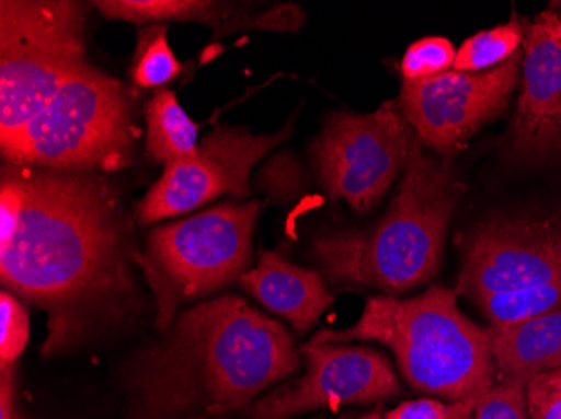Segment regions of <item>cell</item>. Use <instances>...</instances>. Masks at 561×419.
<instances>
[{
    "label": "cell",
    "instance_id": "30bf717a",
    "mask_svg": "<svg viewBox=\"0 0 561 419\" xmlns=\"http://www.w3.org/2000/svg\"><path fill=\"white\" fill-rule=\"evenodd\" d=\"M522 49L490 71H447L444 74L402 83L399 103L422 143L449 160L468 147L482 126L506 112L518 86Z\"/></svg>",
    "mask_w": 561,
    "mask_h": 419
},
{
    "label": "cell",
    "instance_id": "f1b7e54d",
    "mask_svg": "<svg viewBox=\"0 0 561 419\" xmlns=\"http://www.w3.org/2000/svg\"><path fill=\"white\" fill-rule=\"evenodd\" d=\"M560 18H561V12H560Z\"/></svg>",
    "mask_w": 561,
    "mask_h": 419
},
{
    "label": "cell",
    "instance_id": "6da1fadb",
    "mask_svg": "<svg viewBox=\"0 0 561 419\" xmlns=\"http://www.w3.org/2000/svg\"><path fill=\"white\" fill-rule=\"evenodd\" d=\"M21 188L14 237L0 245L5 291L47 314L44 358L118 327L137 304L131 223L98 173L11 165Z\"/></svg>",
    "mask_w": 561,
    "mask_h": 419
},
{
    "label": "cell",
    "instance_id": "7402d4cb",
    "mask_svg": "<svg viewBox=\"0 0 561 419\" xmlns=\"http://www.w3.org/2000/svg\"><path fill=\"white\" fill-rule=\"evenodd\" d=\"M528 377H503L476 403L472 419H531L526 405Z\"/></svg>",
    "mask_w": 561,
    "mask_h": 419
},
{
    "label": "cell",
    "instance_id": "e0dca14e",
    "mask_svg": "<svg viewBox=\"0 0 561 419\" xmlns=\"http://www.w3.org/2000/svg\"><path fill=\"white\" fill-rule=\"evenodd\" d=\"M145 153L167 166L197 150L198 126L182 108L173 91L157 90L145 106Z\"/></svg>",
    "mask_w": 561,
    "mask_h": 419
},
{
    "label": "cell",
    "instance_id": "484cf974",
    "mask_svg": "<svg viewBox=\"0 0 561 419\" xmlns=\"http://www.w3.org/2000/svg\"><path fill=\"white\" fill-rule=\"evenodd\" d=\"M0 419H24L15 403L14 364L0 365Z\"/></svg>",
    "mask_w": 561,
    "mask_h": 419
},
{
    "label": "cell",
    "instance_id": "4316f807",
    "mask_svg": "<svg viewBox=\"0 0 561 419\" xmlns=\"http://www.w3.org/2000/svg\"><path fill=\"white\" fill-rule=\"evenodd\" d=\"M383 412H381V406L378 405L377 408L374 409V411L367 412V415L360 416V418L356 419H383ZM346 419V418H342Z\"/></svg>",
    "mask_w": 561,
    "mask_h": 419
},
{
    "label": "cell",
    "instance_id": "ba28073f",
    "mask_svg": "<svg viewBox=\"0 0 561 419\" xmlns=\"http://www.w3.org/2000/svg\"><path fill=\"white\" fill-rule=\"evenodd\" d=\"M422 143L397 101H386L377 112L328 116L310 156L318 183L335 200H346L356 212H370L392 183L415 160Z\"/></svg>",
    "mask_w": 561,
    "mask_h": 419
},
{
    "label": "cell",
    "instance_id": "3957f363",
    "mask_svg": "<svg viewBox=\"0 0 561 419\" xmlns=\"http://www.w3.org/2000/svg\"><path fill=\"white\" fill-rule=\"evenodd\" d=\"M461 197L449 160L422 154L403 172L389 210L371 229L317 238L314 257L333 282L402 294L431 280Z\"/></svg>",
    "mask_w": 561,
    "mask_h": 419
},
{
    "label": "cell",
    "instance_id": "7a4b0ae2",
    "mask_svg": "<svg viewBox=\"0 0 561 419\" xmlns=\"http://www.w3.org/2000/svg\"><path fill=\"white\" fill-rule=\"evenodd\" d=\"M298 371L288 330L239 295H222L181 312L126 362V419L222 418Z\"/></svg>",
    "mask_w": 561,
    "mask_h": 419
},
{
    "label": "cell",
    "instance_id": "5bb4252c",
    "mask_svg": "<svg viewBox=\"0 0 561 419\" xmlns=\"http://www.w3.org/2000/svg\"><path fill=\"white\" fill-rule=\"evenodd\" d=\"M91 5L108 21L144 25L197 22L213 27L216 39L241 31L298 33L306 21L305 12L295 4L276 5L261 12L252 4L206 0H100Z\"/></svg>",
    "mask_w": 561,
    "mask_h": 419
},
{
    "label": "cell",
    "instance_id": "8fae6325",
    "mask_svg": "<svg viewBox=\"0 0 561 419\" xmlns=\"http://www.w3.org/2000/svg\"><path fill=\"white\" fill-rule=\"evenodd\" d=\"M561 280V212L493 217L465 244L457 292L472 302Z\"/></svg>",
    "mask_w": 561,
    "mask_h": 419
},
{
    "label": "cell",
    "instance_id": "9a60e30c",
    "mask_svg": "<svg viewBox=\"0 0 561 419\" xmlns=\"http://www.w3.org/2000/svg\"><path fill=\"white\" fill-rule=\"evenodd\" d=\"M239 286L298 334L310 333L335 302L320 272L296 266L277 252L261 251L257 266L241 277Z\"/></svg>",
    "mask_w": 561,
    "mask_h": 419
},
{
    "label": "cell",
    "instance_id": "7c38bea8",
    "mask_svg": "<svg viewBox=\"0 0 561 419\" xmlns=\"http://www.w3.org/2000/svg\"><path fill=\"white\" fill-rule=\"evenodd\" d=\"M305 374L251 403V419H291L317 409L374 405L402 395L389 359L364 346L306 345Z\"/></svg>",
    "mask_w": 561,
    "mask_h": 419
},
{
    "label": "cell",
    "instance_id": "ffe728a7",
    "mask_svg": "<svg viewBox=\"0 0 561 419\" xmlns=\"http://www.w3.org/2000/svg\"><path fill=\"white\" fill-rule=\"evenodd\" d=\"M491 327L510 326L561 309V280L515 292L484 295L474 301Z\"/></svg>",
    "mask_w": 561,
    "mask_h": 419
},
{
    "label": "cell",
    "instance_id": "52a82bcc",
    "mask_svg": "<svg viewBox=\"0 0 561 419\" xmlns=\"http://www.w3.org/2000/svg\"><path fill=\"white\" fill-rule=\"evenodd\" d=\"M71 0L0 2V143L14 137L83 71L88 12Z\"/></svg>",
    "mask_w": 561,
    "mask_h": 419
},
{
    "label": "cell",
    "instance_id": "d6986e66",
    "mask_svg": "<svg viewBox=\"0 0 561 419\" xmlns=\"http://www.w3.org/2000/svg\"><path fill=\"white\" fill-rule=\"evenodd\" d=\"M167 24L144 25L138 30L137 47L131 56L130 78L144 90H163L182 72L167 39Z\"/></svg>",
    "mask_w": 561,
    "mask_h": 419
},
{
    "label": "cell",
    "instance_id": "5b68a950",
    "mask_svg": "<svg viewBox=\"0 0 561 419\" xmlns=\"http://www.w3.org/2000/svg\"><path fill=\"white\" fill-rule=\"evenodd\" d=\"M137 138L125 84L90 65L0 148L11 165L103 175L130 165Z\"/></svg>",
    "mask_w": 561,
    "mask_h": 419
},
{
    "label": "cell",
    "instance_id": "ac0fdd59",
    "mask_svg": "<svg viewBox=\"0 0 561 419\" xmlns=\"http://www.w3.org/2000/svg\"><path fill=\"white\" fill-rule=\"evenodd\" d=\"M526 25L528 22L515 14L506 24L469 37L457 49L454 71L482 72L504 65L522 49Z\"/></svg>",
    "mask_w": 561,
    "mask_h": 419
},
{
    "label": "cell",
    "instance_id": "2e32d148",
    "mask_svg": "<svg viewBox=\"0 0 561 419\" xmlns=\"http://www.w3.org/2000/svg\"><path fill=\"white\" fill-rule=\"evenodd\" d=\"M497 373L528 377L561 370V309L510 326L490 327Z\"/></svg>",
    "mask_w": 561,
    "mask_h": 419
},
{
    "label": "cell",
    "instance_id": "d4e9b609",
    "mask_svg": "<svg viewBox=\"0 0 561 419\" xmlns=\"http://www.w3.org/2000/svg\"><path fill=\"white\" fill-rule=\"evenodd\" d=\"M526 405L531 419H561V370L533 376L526 386Z\"/></svg>",
    "mask_w": 561,
    "mask_h": 419
},
{
    "label": "cell",
    "instance_id": "44dd1931",
    "mask_svg": "<svg viewBox=\"0 0 561 419\" xmlns=\"http://www.w3.org/2000/svg\"><path fill=\"white\" fill-rule=\"evenodd\" d=\"M456 53L446 37H424L409 46L400 62V72L405 83L431 80L444 72L453 71Z\"/></svg>",
    "mask_w": 561,
    "mask_h": 419
},
{
    "label": "cell",
    "instance_id": "cb8c5ba5",
    "mask_svg": "<svg viewBox=\"0 0 561 419\" xmlns=\"http://www.w3.org/2000/svg\"><path fill=\"white\" fill-rule=\"evenodd\" d=\"M479 398L444 403L439 399L421 398L400 403L386 412L383 419H472Z\"/></svg>",
    "mask_w": 561,
    "mask_h": 419
},
{
    "label": "cell",
    "instance_id": "277c9868",
    "mask_svg": "<svg viewBox=\"0 0 561 419\" xmlns=\"http://www.w3.org/2000/svg\"><path fill=\"white\" fill-rule=\"evenodd\" d=\"M456 299L439 286L411 299L377 295L352 327L318 330L308 345L375 340L393 352L403 381L417 393L447 403L481 398L497 373L490 329L466 317Z\"/></svg>",
    "mask_w": 561,
    "mask_h": 419
},
{
    "label": "cell",
    "instance_id": "83f0119b",
    "mask_svg": "<svg viewBox=\"0 0 561 419\" xmlns=\"http://www.w3.org/2000/svg\"><path fill=\"white\" fill-rule=\"evenodd\" d=\"M191 419H204V418H191Z\"/></svg>",
    "mask_w": 561,
    "mask_h": 419
},
{
    "label": "cell",
    "instance_id": "8992f818",
    "mask_svg": "<svg viewBox=\"0 0 561 419\" xmlns=\"http://www.w3.org/2000/svg\"><path fill=\"white\" fill-rule=\"evenodd\" d=\"M260 201H224L151 230L135 252L156 299V327L167 333L182 305L239 282L252 258Z\"/></svg>",
    "mask_w": 561,
    "mask_h": 419
},
{
    "label": "cell",
    "instance_id": "603a6c76",
    "mask_svg": "<svg viewBox=\"0 0 561 419\" xmlns=\"http://www.w3.org/2000/svg\"><path fill=\"white\" fill-rule=\"evenodd\" d=\"M0 365L14 364L30 340V316L9 291L0 294Z\"/></svg>",
    "mask_w": 561,
    "mask_h": 419
},
{
    "label": "cell",
    "instance_id": "9c48e42d",
    "mask_svg": "<svg viewBox=\"0 0 561 419\" xmlns=\"http://www.w3.org/2000/svg\"><path fill=\"white\" fill-rule=\"evenodd\" d=\"M293 126L279 133L252 135L244 126H217L194 153L170 163L148 194L138 201L135 217L141 225L184 216L224 195L252 194L251 172L283 141Z\"/></svg>",
    "mask_w": 561,
    "mask_h": 419
},
{
    "label": "cell",
    "instance_id": "4fadbf2b",
    "mask_svg": "<svg viewBox=\"0 0 561 419\" xmlns=\"http://www.w3.org/2000/svg\"><path fill=\"white\" fill-rule=\"evenodd\" d=\"M522 94L507 129L516 162L543 165L561 159V18L553 9L526 25Z\"/></svg>",
    "mask_w": 561,
    "mask_h": 419
}]
</instances>
